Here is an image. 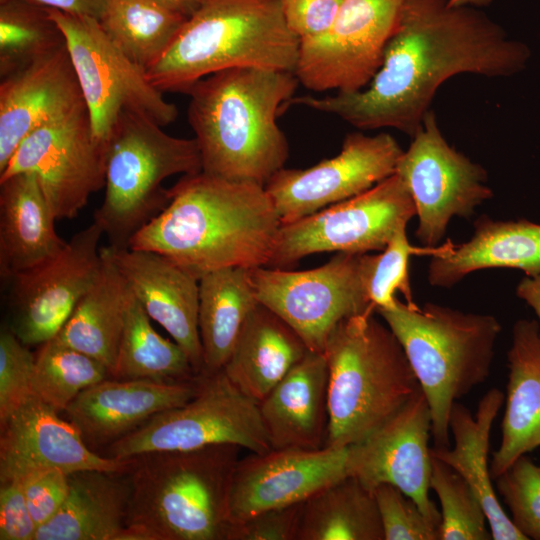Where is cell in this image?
<instances>
[{
	"mask_svg": "<svg viewBox=\"0 0 540 540\" xmlns=\"http://www.w3.org/2000/svg\"><path fill=\"white\" fill-rule=\"evenodd\" d=\"M123 473L81 470L69 474L68 496L37 529L35 540H124L130 499Z\"/></svg>",
	"mask_w": 540,
	"mask_h": 540,
	"instance_id": "obj_29",
	"label": "cell"
},
{
	"mask_svg": "<svg viewBox=\"0 0 540 540\" xmlns=\"http://www.w3.org/2000/svg\"><path fill=\"white\" fill-rule=\"evenodd\" d=\"M299 46L280 0H201L146 76L163 93H185L200 79L230 68L294 73Z\"/></svg>",
	"mask_w": 540,
	"mask_h": 540,
	"instance_id": "obj_5",
	"label": "cell"
},
{
	"mask_svg": "<svg viewBox=\"0 0 540 540\" xmlns=\"http://www.w3.org/2000/svg\"><path fill=\"white\" fill-rule=\"evenodd\" d=\"M231 444L249 452L272 449L259 403L241 392L223 370L200 374L197 393L160 412L108 445L107 455L127 460L145 453Z\"/></svg>",
	"mask_w": 540,
	"mask_h": 540,
	"instance_id": "obj_9",
	"label": "cell"
},
{
	"mask_svg": "<svg viewBox=\"0 0 540 540\" xmlns=\"http://www.w3.org/2000/svg\"><path fill=\"white\" fill-rule=\"evenodd\" d=\"M447 240L436 247L412 245L406 234V227L399 229L380 254L361 255L363 281L368 297L375 307L391 305L399 291L408 304H414L409 281V258L413 255L438 256L446 253L452 246Z\"/></svg>",
	"mask_w": 540,
	"mask_h": 540,
	"instance_id": "obj_39",
	"label": "cell"
},
{
	"mask_svg": "<svg viewBox=\"0 0 540 540\" xmlns=\"http://www.w3.org/2000/svg\"><path fill=\"white\" fill-rule=\"evenodd\" d=\"M405 0H344L324 33L301 40L294 71L316 92L364 89L380 68Z\"/></svg>",
	"mask_w": 540,
	"mask_h": 540,
	"instance_id": "obj_14",
	"label": "cell"
},
{
	"mask_svg": "<svg viewBox=\"0 0 540 540\" xmlns=\"http://www.w3.org/2000/svg\"><path fill=\"white\" fill-rule=\"evenodd\" d=\"M33 173L0 179V276L4 281L57 255L66 245Z\"/></svg>",
	"mask_w": 540,
	"mask_h": 540,
	"instance_id": "obj_27",
	"label": "cell"
},
{
	"mask_svg": "<svg viewBox=\"0 0 540 540\" xmlns=\"http://www.w3.org/2000/svg\"><path fill=\"white\" fill-rule=\"evenodd\" d=\"M86 108L66 44L1 78L0 171L30 133Z\"/></svg>",
	"mask_w": 540,
	"mask_h": 540,
	"instance_id": "obj_21",
	"label": "cell"
},
{
	"mask_svg": "<svg viewBox=\"0 0 540 540\" xmlns=\"http://www.w3.org/2000/svg\"><path fill=\"white\" fill-rule=\"evenodd\" d=\"M301 504L268 509L231 522L226 540H296Z\"/></svg>",
	"mask_w": 540,
	"mask_h": 540,
	"instance_id": "obj_43",
	"label": "cell"
},
{
	"mask_svg": "<svg viewBox=\"0 0 540 540\" xmlns=\"http://www.w3.org/2000/svg\"><path fill=\"white\" fill-rule=\"evenodd\" d=\"M47 7L33 0H0V77L65 45Z\"/></svg>",
	"mask_w": 540,
	"mask_h": 540,
	"instance_id": "obj_36",
	"label": "cell"
},
{
	"mask_svg": "<svg viewBox=\"0 0 540 540\" xmlns=\"http://www.w3.org/2000/svg\"><path fill=\"white\" fill-rule=\"evenodd\" d=\"M430 437L431 414L420 387L382 426L348 447V474L371 490L382 483L398 487L441 524V513L429 496Z\"/></svg>",
	"mask_w": 540,
	"mask_h": 540,
	"instance_id": "obj_18",
	"label": "cell"
},
{
	"mask_svg": "<svg viewBox=\"0 0 540 540\" xmlns=\"http://www.w3.org/2000/svg\"><path fill=\"white\" fill-rule=\"evenodd\" d=\"M162 127L142 114L123 112L112 130L106 145L104 199L93 222L113 248H127L168 205L165 179L202 171L196 139L169 135Z\"/></svg>",
	"mask_w": 540,
	"mask_h": 540,
	"instance_id": "obj_8",
	"label": "cell"
},
{
	"mask_svg": "<svg viewBox=\"0 0 540 540\" xmlns=\"http://www.w3.org/2000/svg\"><path fill=\"white\" fill-rule=\"evenodd\" d=\"M298 84L293 72L237 67L189 87L187 116L202 172L265 186L288 159V141L277 117Z\"/></svg>",
	"mask_w": 540,
	"mask_h": 540,
	"instance_id": "obj_3",
	"label": "cell"
},
{
	"mask_svg": "<svg viewBox=\"0 0 540 540\" xmlns=\"http://www.w3.org/2000/svg\"><path fill=\"white\" fill-rule=\"evenodd\" d=\"M199 380L200 375L188 381L109 377L83 390L65 412L84 440L112 443L154 415L185 404Z\"/></svg>",
	"mask_w": 540,
	"mask_h": 540,
	"instance_id": "obj_23",
	"label": "cell"
},
{
	"mask_svg": "<svg viewBox=\"0 0 540 540\" xmlns=\"http://www.w3.org/2000/svg\"><path fill=\"white\" fill-rule=\"evenodd\" d=\"M37 529L22 481L0 484V540H35Z\"/></svg>",
	"mask_w": 540,
	"mask_h": 540,
	"instance_id": "obj_46",
	"label": "cell"
},
{
	"mask_svg": "<svg viewBox=\"0 0 540 540\" xmlns=\"http://www.w3.org/2000/svg\"><path fill=\"white\" fill-rule=\"evenodd\" d=\"M530 57L525 43L479 8L405 0L382 64L364 89L297 96L287 105L335 115L359 130L393 128L412 138L443 82L462 73L510 77Z\"/></svg>",
	"mask_w": 540,
	"mask_h": 540,
	"instance_id": "obj_1",
	"label": "cell"
},
{
	"mask_svg": "<svg viewBox=\"0 0 540 540\" xmlns=\"http://www.w3.org/2000/svg\"><path fill=\"white\" fill-rule=\"evenodd\" d=\"M395 173L413 199L421 246L436 247L453 217L470 218L476 208L493 197L486 184L487 171L444 138L433 110H429Z\"/></svg>",
	"mask_w": 540,
	"mask_h": 540,
	"instance_id": "obj_13",
	"label": "cell"
},
{
	"mask_svg": "<svg viewBox=\"0 0 540 540\" xmlns=\"http://www.w3.org/2000/svg\"><path fill=\"white\" fill-rule=\"evenodd\" d=\"M197 376L183 348L153 328L151 318L128 289L125 321L112 378L188 381Z\"/></svg>",
	"mask_w": 540,
	"mask_h": 540,
	"instance_id": "obj_34",
	"label": "cell"
},
{
	"mask_svg": "<svg viewBox=\"0 0 540 540\" xmlns=\"http://www.w3.org/2000/svg\"><path fill=\"white\" fill-rule=\"evenodd\" d=\"M430 489L441 506L440 540H491L485 509L468 482L432 455Z\"/></svg>",
	"mask_w": 540,
	"mask_h": 540,
	"instance_id": "obj_38",
	"label": "cell"
},
{
	"mask_svg": "<svg viewBox=\"0 0 540 540\" xmlns=\"http://www.w3.org/2000/svg\"><path fill=\"white\" fill-rule=\"evenodd\" d=\"M109 377L102 362L53 338L35 355L33 395L65 411L83 390Z\"/></svg>",
	"mask_w": 540,
	"mask_h": 540,
	"instance_id": "obj_37",
	"label": "cell"
},
{
	"mask_svg": "<svg viewBox=\"0 0 540 540\" xmlns=\"http://www.w3.org/2000/svg\"><path fill=\"white\" fill-rule=\"evenodd\" d=\"M348 448H281L240 457L232 477L230 523L304 502L348 474Z\"/></svg>",
	"mask_w": 540,
	"mask_h": 540,
	"instance_id": "obj_20",
	"label": "cell"
},
{
	"mask_svg": "<svg viewBox=\"0 0 540 540\" xmlns=\"http://www.w3.org/2000/svg\"><path fill=\"white\" fill-rule=\"evenodd\" d=\"M164 6L189 17L200 5L201 0H156Z\"/></svg>",
	"mask_w": 540,
	"mask_h": 540,
	"instance_id": "obj_49",
	"label": "cell"
},
{
	"mask_svg": "<svg viewBox=\"0 0 540 540\" xmlns=\"http://www.w3.org/2000/svg\"><path fill=\"white\" fill-rule=\"evenodd\" d=\"M102 236L92 222L57 255L6 281L10 284L8 327L22 343L40 346L58 335L98 273Z\"/></svg>",
	"mask_w": 540,
	"mask_h": 540,
	"instance_id": "obj_17",
	"label": "cell"
},
{
	"mask_svg": "<svg viewBox=\"0 0 540 540\" xmlns=\"http://www.w3.org/2000/svg\"><path fill=\"white\" fill-rule=\"evenodd\" d=\"M109 247L128 289L148 316L183 348L196 373L201 374L199 279L160 253Z\"/></svg>",
	"mask_w": 540,
	"mask_h": 540,
	"instance_id": "obj_22",
	"label": "cell"
},
{
	"mask_svg": "<svg viewBox=\"0 0 540 540\" xmlns=\"http://www.w3.org/2000/svg\"><path fill=\"white\" fill-rule=\"evenodd\" d=\"M273 449L325 448L328 425V366L323 353L306 355L259 402Z\"/></svg>",
	"mask_w": 540,
	"mask_h": 540,
	"instance_id": "obj_24",
	"label": "cell"
},
{
	"mask_svg": "<svg viewBox=\"0 0 540 540\" xmlns=\"http://www.w3.org/2000/svg\"><path fill=\"white\" fill-rule=\"evenodd\" d=\"M308 351L290 325L258 303L243 324L223 371L241 392L259 403Z\"/></svg>",
	"mask_w": 540,
	"mask_h": 540,
	"instance_id": "obj_30",
	"label": "cell"
},
{
	"mask_svg": "<svg viewBox=\"0 0 540 540\" xmlns=\"http://www.w3.org/2000/svg\"><path fill=\"white\" fill-rule=\"evenodd\" d=\"M414 216L411 194L394 173L357 196L281 224L265 267L285 269L321 252L382 251Z\"/></svg>",
	"mask_w": 540,
	"mask_h": 540,
	"instance_id": "obj_11",
	"label": "cell"
},
{
	"mask_svg": "<svg viewBox=\"0 0 540 540\" xmlns=\"http://www.w3.org/2000/svg\"><path fill=\"white\" fill-rule=\"evenodd\" d=\"M508 383L501 441L490 473L500 476L519 457L540 447V328L538 321L519 319L507 353Z\"/></svg>",
	"mask_w": 540,
	"mask_h": 540,
	"instance_id": "obj_26",
	"label": "cell"
},
{
	"mask_svg": "<svg viewBox=\"0 0 540 540\" xmlns=\"http://www.w3.org/2000/svg\"><path fill=\"white\" fill-rule=\"evenodd\" d=\"M187 18L156 0H107L98 21L109 39L146 72Z\"/></svg>",
	"mask_w": 540,
	"mask_h": 540,
	"instance_id": "obj_35",
	"label": "cell"
},
{
	"mask_svg": "<svg viewBox=\"0 0 540 540\" xmlns=\"http://www.w3.org/2000/svg\"><path fill=\"white\" fill-rule=\"evenodd\" d=\"M374 313L342 320L327 339L325 448H348L363 441L420 388L401 343Z\"/></svg>",
	"mask_w": 540,
	"mask_h": 540,
	"instance_id": "obj_7",
	"label": "cell"
},
{
	"mask_svg": "<svg viewBox=\"0 0 540 540\" xmlns=\"http://www.w3.org/2000/svg\"><path fill=\"white\" fill-rule=\"evenodd\" d=\"M127 285L110 247H101L98 273L55 337L102 362L112 377L123 331Z\"/></svg>",
	"mask_w": 540,
	"mask_h": 540,
	"instance_id": "obj_31",
	"label": "cell"
},
{
	"mask_svg": "<svg viewBox=\"0 0 540 540\" xmlns=\"http://www.w3.org/2000/svg\"><path fill=\"white\" fill-rule=\"evenodd\" d=\"M361 255L337 252L313 269L259 266L248 268V275L257 301L290 325L310 351L323 353L337 324L375 311L363 281Z\"/></svg>",
	"mask_w": 540,
	"mask_h": 540,
	"instance_id": "obj_12",
	"label": "cell"
},
{
	"mask_svg": "<svg viewBox=\"0 0 540 540\" xmlns=\"http://www.w3.org/2000/svg\"><path fill=\"white\" fill-rule=\"evenodd\" d=\"M35 355L8 326L0 333V424L33 395Z\"/></svg>",
	"mask_w": 540,
	"mask_h": 540,
	"instance_id": "obj_42",
	"label": "cell"
},
{
	"mask_svg": "<svg viewBox=\"0 0 540 540\" xmlns=\"http://www.w3.org/2000/svg\"><path fill=\"white\" fill-rule=\"evenodd\" d=\"M58 413L31 395L0 424V484L50 469L69 474L81 470L128 472L131 459L94 453L79 429Z\"/></svg>",
	"mask_w": 540,
	"mask_h": 540,
	"instance_id": "obj_19",
	"label": "cell"
},
{
	"mask_svg": "<svg viewBox=\"0 0 540 540\" xmlns=\"http://www.w3.org/2000/svg\"><path fill=\"white\" fill-rule=\"evenodd\" d=\"M373 492L384 540H440V523L426 516L398 487L382 483Z\"/></svg>",
	"mask_w": 540,
	"mask_h": 540,
	"instance_id": "obj_41",
	"label": "cell"
},
{
	"mask_svg": "<svg viewBox=\"0 0 540 540\" xmlns=\"http://www.w3.org/2000/svg\"><path fill=\"white\" fill-rule=\"evenodd\" d=\"M493 0H449L450 6H469L483 8L489 6Z\"/></svg>",
	"mask_w": 540,
	"mask_h": 540,
	"instance_id": "obj_50",
	"label": "cell"
},
{
	"mask_svg": "<svg viewBox=\"0 0 540 540\" xmlns=\"http://www.w3.org/2000/svg\"><path fill=\"white\" fill-rule=\"evenodd\" d=\"M170 202L130 240L197 279L227 267L266 266L281 225L265 186L204 172L183 175Z\"/></svg>",
	"mask_w": 540,
	"mask_h": 540,
	"instance_id": "obj_2",
	"label": "cell"
},
{
	"mask_svg": "<svg viewBox=\"0 0 540 540\" xmlns=\"http://www.w3.org/2000/svg\"><path fill=\"white\" fill-rule=\"evenodd\" d=\"M20 481L29 511L38 527L57 513L70 488L69 473L59 469L40 471Z\"/></svg>",
	"mask_w": 540,
	"mask_h": 540,
	"instance_id": "obj_44",
	"label": "cell"
},
{
	"mask_svg": "<svg viewBox=\"0 0 540 540\" xmlns=\"http://www.w3.org/2000/svg\"><path fill=\"white\" fill-rule=\"evenodd\" d=\"M47 9L63 32L93 135L101 146L106 149L123 112L142 114L161 126L175 121V104L109 39L97 18Z\"/></svg>",
	"mask_w": 540,
	"mask_h": 540,
	"instance_id": "obj_10",
	"label": "cell"
},
{
	"mask_svg": "<svg viewBox=\"0 0 540 540\" xmlns=\"http://www.w3.org/2000/svg\"><path fill=\"white\" fill-rule=\"evenodd\" d=\"M241 450L219 444L130 458L124 540H226Z\"/></svg>",
	"mask_w": 540,
	"mask_h": 540,
	"instance_id": "obj_4",
	"label": "cell"
},
{
	"mask_svg": "<svg viewBox=\"0 0 540 540\" xmlns=\"http://www.w3.org/2000/svg\"><path fill=\"white\" fill-rule=\"evenodd\" d=\"M504 402L503 393L490 389L480 400L475 415L456 402L450 413L451 448H431V454L448 464L472 487L480 499L494 540H528L503 510L492 483L488 452L493 422Z\"/></svg>",
	"mask_w": 540,
	"mask_h": 540,
	"instance_id": "obj_28",
	"label": "cell"
},
{
	"mask_svg": "<svg viewBox=\"0 0 540 540\" xmlns=\"http://www.w3.org/2000/svg\"><path fill=\"white\" fill-rule=\"evenodd\" d=\"M495 480L515 527L527 539L540 540V466L523 455Z\"/></svg>",
	"mask_w": 540,
	"mask_h": 540,
	"instance_id": "obj_40",
	"label": "cell"
},
{
	"mask_svg": "<svg viewBox=\"0 0 540 540\" xmlns=\"http://www.w3.org/2000/svg\"><path fill=\"white\" fill-rule=\"evenodd\" d=\"M344 0H280L289 29L301 40L314 38L334 22Z\"/></svg>",
	"mask_w": 540,
	"mask_h": 540,
	"instance_id": "obj_45",
	"label": "cell"
},
{
	"mask_svg": "<svg viewBox=\"0 0 540 540\" xmlns=\"http://www.w3.org/2000/svg\"><path fill=\"white\" fill-rule=\"evenodd\" d=\"M296 540H384L373 490L352 475L301 504Z\"/></svg>",
	"mask_w": 540,
	"mask_h": 540,
	"instance_id": "obj_33",
	"label": "cell"
},
{
	"mask_svg": "<svg viewBox=\"0 0 540 540\" xmlns=\"http://www.w3.org/2000/svg\"><path fill=\"white\" fill-rule=\"evenodd\" d=\"M36 3L62 12L99 18L107 0H33Z\"/></svg>",
	"mask_w": 540,
	"mask_h": 540,
	"instance_id": "obj_47",
	"label": "cell"
},
{
	"mask_svg": "<svg viewBox=\"0 0 540 540\" xmlns=\"http://www.w3.org/2000/svg\"><path fill=\"white\" fill-rule=\"evenodd\" d=\"M473 235L449 251L430 257L427 280L433 287L451 288L468 274L488 268H512L526 276L540 274V224L526 219L494 220L481 215Z\"/></svg>",
	"mask_w": 540,
	"mask_h": 540,
	"instance_id": "obj_25",
	"label": "cell"
},
{
	"mask_svg": "<svg viewBox=\"0 0 540 540\" xmlns=\"http://www.w3.org/2000/svg\"><path fill=\"white\" fill-rule=\"evenodd\" d=\"M258 303L248 268H221L199 279L198 326L203 352L201 374L223 370L243 324Z\"/></svg>",
	"mask_w": 540,
	"mask_h": 540,
	"instance_id": "obj_32",
	"label": "cell"
},
{
	"mask_svg": "<svg viewBox=\"0 0 540 540\" xmlns=\"http://www.w3.org/2000/svg\"><path fill=\"white\" fill-rule=\"evenodd\" d=\"M105 155L86 108L26 136L0 171V179L33 173L56 220L72 219L104 187Z\"/></svg>",
	"mask_w": 540,
	"mask_h": 540,
	"instance_id": "obj_15",
	"label": "cell"
},
{
	"mask_svg": "<svg viewBox=\"0 0 540 540\" xmlns=\"http://www.w3.org/2000/svg\"><path fill=\"white\" fill-rule=\"evenodd\" d=\"M404 150L388 133L345 136L341 151L306 169L282 168L265 185L281 224L357 196L393 175Z\"/></svg>",
	"mask_w": 540,
	"mask_h": 540,
	"instance_id": "obj_16",
	"label": "cell"
},
{
	"mask_svg": "<svg viewBox=\"0 0 540 540\" xmlns=\"http://www.w3.org/2000/svg\"><path fill=\"white\" fill-rule=\"evenodd\" d=\"M375 311L401 343L427 399L433 447L449 448L452 407L488 379L499 321L430 302L420 307L397 297Z\"/></svg>",
	"mask_w": 540,
	"mask_h": 540,
	"instance_id": "obj_6",
	"label": "cell"
},
{
	"mask_svg": "<svg viewBox=\"0 0 540 540\" xmlns=\"http://www.w3.org/2000/svg\"><path fill=\"white\" fill-rule=\"evenodd\" d=\"M516 295L533 309L540 328V274L525 276L516 287Z\"/></svg>",
	"mask_w": 540,
	"mask_h": 540,
	"instance_id": "obj_48",
	"label": "cell"
}]
</instances>
